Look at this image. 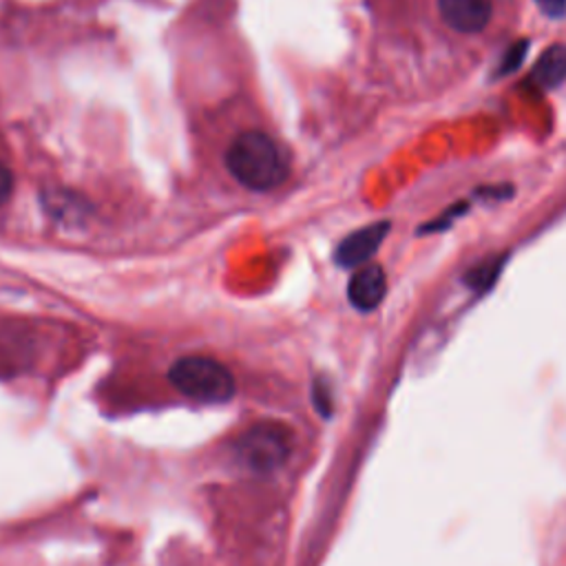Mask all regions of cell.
Masks as SVG:
<instances>
[{"label": "cell", "mask_w": 566, "mask_h": 566, "mask_svg": "<svg viewBox=\"0 0 566 566\" xmlns=\"http://www.w3.org/2000/svg\"><path fill=\"white\" fill-rule=\"evenodd\" d=\"M228 173L249 191L268 193L290 176V157L275 137L264 131L239 133L226 150Z\"/></svg>", "instance_id": "6da1fadb"}, {"label": "cell", "mask_w": 566, "mask_h": 566, "mask_svg": "<svg viewBox=\"0 0 566 566\" xmlns=\"http://www.w3.org/2000/svg\"><path fill=\"white\" fill-rule=\"evenodd\" d=\"M503 266H505V257L498 255V257H494V260H490V262H482V264H478L475 268H471V270L467 273L465 281H467V286H469L471 290L482 292V290H487V288L494 286V281L498 279Z\"/></svg>", "instance_id": "9c48e42d"}, {"label": "cell", "mask_w": 566, "mask_h": 566, "mask_svg": "<svg viewBox=\"0 0 566 566\" xmlns=\"http://www.w3.org/2000/svg\"><path fill=\"white\" fill-rule=\"evenodd\" d=\"M43 206L56 219H60V221L75 219V224L80 219H85V210H87V202L83 197H77L73 193H67V191H51V193H47L43 197Z\"/></svg>", "instance_id": "ba28073f"}, {"label": "cell", "mask_w": 566, "mask_h": 566, "mask_svg": "<svg viewBox=\"0 0 566 566\" xmlns=\"http://www.w3.org/2000/svg\"><path fill=\"white\" fill-rule=\"evenodd\" d=\"M387 232H389V221H376V224H370V226L348 234L335 253V262L341 268L365 266L381 249Z\"/></svg>", "instance_id": "5b68a950"}, {"label": "cell", "mask_w": 566, "mask_h": 566, "mask_svg": "<svg viewBox=\"0 0 566 566\" xmlns=\"http://www.w3.org/2000/svg\"><path fill=\"white\" fill-rule=\"evenodd\" d=\"M514 195V189L509 184H503V186H482L475 191V197L480 200H507Z\"/></svg>", "instance_id": "9a60e30c"}, {"label": "cell", "mask_w": 566, "mask_h": 566, "mask_svg": "<svg viewBox=\"0 0 566 566\" xmlns=\"http://www.w3.org/2000/svg\"><path fill=\"white\" fill-rule=\"evenodd\" d=\"M465 210H467V202H460V206H454V208L447 210L443 217H438V219H434L432 224L423 226L421 232H436V230H443V228H447V226L454 221L456 215H462Z\"/></svg>", "instance_id": "7c38bea8"}, {"label": "cell", "mask_w": 566, "mask_h": 566, "mask_svg": "<svg viewBox=\"0 0 566 566\" xmlns=\"http://www.w3.org/2000/svg\"><path fill=\"white\" fill-rule=\"evenodd\" d=\"M527 49H529L527 40L511 43V47L505 51V56H503L501 62H498V77L514 73V71L522 64V60H525V56H527Z\"/></svg>", "instance_id": "30bf717a"}, {"label": "cell", "mask_w": 566, "mask_h": 566, "mask_svg": "<svg viewBox=\"0 0 566 566\" xmlns=\"http://www.w3.org/2000/svg\"><path fill=\"white\" fill-rule=\"evenodd\" d=\"M169 381L184 396L200 402H226L234 396L232 372L210 357H184L169 370Z\"/></svg>", "instance_id": "7a4b0ae2"}, {"label": "cell", "mask_w": 566, "mask_h": 566, "mask_svg": "<svg viewBox=\"0 0 566 566\" xmlns=\"http://www.w3.org/2000/svg\"><path fill=\"white\" fill-rule=\"evenodd\" d=\"M531 85L544 92L557 89L566 80V45L557 43L549 47L535 62L531 71Z\"/></svg>", "instance_id": "52a82bcc"}, {"label": "cell", "mask_w": 566, "mask_h": 566, "mask_svg": "<svg viewBox=\"0 0 566 566\" xmlns=\"http://www.w3.org/2000/svg\"><path fill=\"white\" fill-rule=\"evenodd\" d=\"M535 5L549 19H564L566 16V0H535Z\"/></svg>", "instance_id": "4fadbf2b"}, {"label": "cell", "mask_w": 566, "mask_h": 566, "mask_svg": "<svg viewBox=\"0 0 566 566\" xmlns=\"http://www.w3.org/2000/svg\"><path fill=\"white\" fill-rule=\"evenodd\" d=\"M385 292H387V277L378 264L361 266L348 284V299L361 312L376 310L383 303Z\"/></svg>", "instance_id": "8992f818"}, {"label": "cell", "mask_w": 566, "mask_h": 566, "mask_svg": "<svg viewBox=\"0 0 566 566\" xmlns=\"http://www.w3.org/2000/svg\"><path fill=\"white\" fill-rule=\"evenodd\" d=\"M290 454V432L279 423H260L234 443L237 460L255 473H270Z\"/></svg>", "instance_id": "3957f363"}, {"label": "cell", "mask_w": 566, "mask_h": 566, "mask_svg": "<svg viewBox=\"0 0 566 566\" xmlns=\"http://www.w3.org/2000/svg\"><path fill=\"white\" fill-rule=\"evenodd\" d=\"M312 398H314V406L323 417H330L333 414V392L328 387L326 381H316L314 389H312Z\"/></svg>", "instance_id": "8fae6325"}, {"label": "cell", "mask_w": 566, "mask_h": 566, "mask_svg": "<svg viewBox=\"0 0 566 566\" xmlns=\"http://www.w3.org/2000/svg\"><path fill=\"white\" fill-rule=\"evenodd\" d=\"M14 193V176L12 171L0 161V206H3Z\"/></svg>", "instance_id": "5bb4252c"}, {"label": "cell", "mask_w": 566, "mask_h": 566, "mask_svg": "<svg viewBox=\"0 0 566 566\" xmlns=\"http://www.w3.org/2000/svg\"><path fill=\"white\" fill-rule=\"evenodd\" d=\"M445 25L458 34H478L494 16V0H438Z\"/></svg>", "instance_id": "277c9868"}]
</instances>
